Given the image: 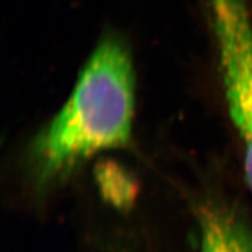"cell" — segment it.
Here are the masks:
<instances>
[{
    "mask_svg": "<svg viewBox=\"0 0 252 252\" xmlns=\"http://www.w3.org/2000/svg\"><path fill=\"white\" fill-rule=\"evenodd\" d=\"M135 71L119 37L99 41L78 74L62 109L33 145L34 169L42 184L62 178L84 160L131 139Z\"/></svg>",
    "mask_w": 252,
    "mask_h": 252,
    "instance_id": "obj_1",
    "label": "cell"
},
{
    "mask_svg": "<svg viewBox=\"0 0 252 252\" xmlns=\"http://www.w3.org/2000/svg\"><path fill=\"white\" fill-rule=\"evenodd\" d=\"M198 219V252H252L251 230L232 210L222 206L203 207Z\"/></svg>",
    "mask_w": 252,
    "mask_h": 252,
    "instance_id": "obj_2",
    "label": "cell"
},
{
    "mask_svg": "<svg viewBox=\"0 0 252 252\" xmlns=\"http://www.w3.org/2000/svg\"><path fill=\"white\" fill-rule=\"evenodd\" d=\"M238 134L244 147L245 174H247L249 187L252 190V123L238 130Z\"/></svg>",
    "mask_w": 252,
    "mask_h": 252,
    "instance_id": "obj_3",
    "label": "cell"
}]
</instances>
